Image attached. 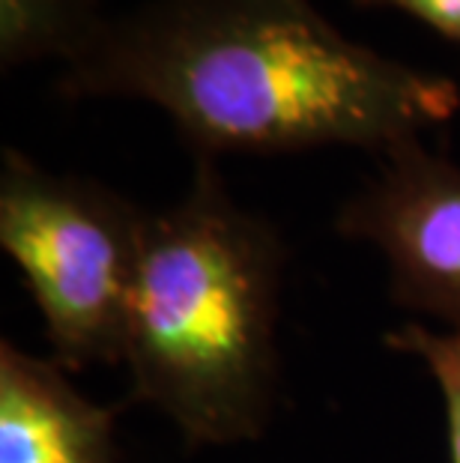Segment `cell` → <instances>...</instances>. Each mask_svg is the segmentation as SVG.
<instances>
[{"label": "cell", "mask_w": 460, "mask_h": 463, "mask_svg": "<svg viewBox=\"0 0 460 463\" xmlns=\"http://www.w3.org/2000/svg\"><path fill=\"white\" fill-rule=\"evenodd\" d=\"M57 90L150 102L212 159L335 144L383 156L460 108L448 75L353 43L311 0H150L102 18Z\"/></svg>", "instance_id": "obj_1"}, {"label": "cell", "mask_w": 460, "mask_h": 463, "mask_svg": "<svg viewBox=\"0 0 460 463\" xmlns=\"http://www.w3.org/2000/svg\"><path fill=\"white\" fill-rule=\"evenodd\" d=\"M281 242L230 198L212 156L183 201L146 215L123 362L132 392L192 446L260 437L276 401Z\"/></svg>", "instance_id": "obj_2"}, {"label": "cell", "mask_w": 460, "mask_h": 463, "mask_svg": "<svg viewBox=\"0 0 460 463\" xmlns=\"http://www.w3.org/2000/svg\"><path fill=\"white\" fill-rule=\"evenodd\" d=\"M146 213L102 183L18 150L0 167V245L18 263L66 368L123 362Z\"/></svg>", "instance_id": "obj_3"}, {"label": "cell", "mask_w": 460, "mask_h": 463, "mask_svg": "<svg viewBox=\"0 0 460 463\" xmlns=\"http://www.w3.org/2000/svg\"><path fill=\"white\" fill-rule=\"evenodd\" d=\"M335 228L389 260L391 299L460 332V165L413 137L341 206Z\"/></svg>", "instance_id": "obj_4"}, {"label": "cell", "mask_w": 460, "mask_h": 463, "mask_svg": "<svg viewBox=\"0 0 460 463\" xmlns=\"http://www.w3.org/2000/svg\"><path fill=\"white\" fill-rule=\"evenodd\" d=\"M111 425L57 364L0 347V463H114Z\"/></svg>", "instance_id": "obj_5"}, {"label": "cell", "mask_w": 460, "mask_h": 463, "mask_svg": "<svg viewBox=\"0 0 460 463\" xmlns=\"http://www.w3.org/2000/svg\"><path fill=\"white\" fill-rule=\"evenodd\" d=\"M99 24L96 0H0V66L9 72L48 57L66 63Z\"/></svg>", "instance_id": "obj_6"}, {"label": "cell", "mask_w": 460, "mask_h": 463, "mask_svg": "<svg viewBox=\"0 0 460 463\" xmlns=\"http://www.w3.org/2000/svg\"><path fill=\"white\" fill-rule=\"evenodd\" d=\"M389 344L400 353L422 359L434 373L446 401L448 455H452V463H460V332H430L418 323H407L400 332L389 335Z\"/></svg>", "instance_id": "obj_7"}, {"label": "cell", "mask_w": 460, "mask_h": 463, "mask_svg": "<svg viewBox=\"0 0 460 463\" xmlns=\"http://www.w3.org/2000/svg\"><path fill=\"white\" fill-rule=\"evenodd\" d=\"M359 9H398L460 45V0H353Z\"/></svg>", "instance_id": "obj_8"}]
</instances>
